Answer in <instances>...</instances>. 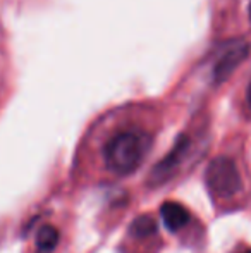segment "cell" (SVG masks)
I'll use <instances>...</instances> for the list:
<instances>
[{
  "mask_svg": "<svg viewBox=\"0 0 251 253\" xmlns=\"http://www.w3.org/2000/svg\"><path fill=\"white\" fill-rule=\"evenodd\" d=\"M205 183L217 197H232L241 190V176L238 166L229 157H217L205 170Z\"/></svg>",
  "mask_w": 251,
  "mask_h": 253,
  "instance_id": "2",
  "label": "cell"
},
{
  "mask_svg": "<svg viewBox=\"0 0 251 253\" xmlns=\"http://www.w3.org/2000/svg\"><path fill=\"white\" fill-rule=\"evenodd\" d=\"M246 97H248V103H250V107H251V83H250V86H248V95H246Z\"/></svg>",
  "mask_w": 251,
  "mask_h": 253,
  "instance_id": "8",
  "label": "cell"
},
{
  "mask_svg": "<svg viewBox=\"0 0 251 253\" xmlns=\"http://www.w3.org/2000/svg\"><path fill=\"white\" fill-rule=\"evenodd\" d=\"M245 253H251V250H246V252H245Z\"/></svg>",
  "mask_w": 251,
  "mask_h": 253,
  "instance_id": "10",
  "label": "cell"
},
{
  "mask_svg": "<svg viewBox=\"0 0 251 253\" xmlns=\"http://www.w3.org/2000/svg\"><path fill=\"white\" fill-rule=\"evenodd\" d=\"M164 224L169 231H179L189 222V212L186 207H182L178 202H167L160 209Z\"/></svg>",
  "mask_w": 251,
  "mask_h": 253,
  "instance_id": "5",
  "label": "cell"
},
{
  "mask_svg": "<svg viewBox=\"0 0 251 253\" xmlns=\"http://www.w3.org/2000/svg\"><path fill=\"white\" fill-rule=\"evenodd\" d=\"M157 233V222L150 215H141L131 226V234L136 238H148Z\"/></svg>",
  "mask_w": 251,
  "mask_h": 253,
  "instance_id": "7",
  "label": "cell"
},
{
  "mask_svg": "<svg viewBox=\"0 0 251 253\" xmlns=\"http://www.w3.org/2000/svg\"><path fill=\"white\" fill-rule=\"evenodd\" d=\"M189 140L186 136H182L181 140L176 143V147L172 148V152L162 160L158 166H155V169L151 170L150 176V183L151 184H162L165 179L172 176V172L176 170V167L179 166V162L182 160V157L186 155V150H188Z\"/></svg>",
  "mask_w": 251,
  "mask_h": 253,
  "instance_id": "4",
  "label": "cell"
},
{
  "mask_svg": "<svg viewBox=\"0 0 251 253\" xmlns=\"http://www.w3.org/2000/svg\"><path fill=\"white\" fill-rule=\"evenodd\" d=\"M250 21H251V7H250Z\"/></svg>",
  "mask_w": 251,
  "mask_h": 253,
  "instance_id": "9",
  "label": "cell"
},
{
  "mask_svg": "<svg viewBox=\"0 0 251 253\" xmlns=\"http://www.w3.org/2000/svg\"><path fill=\"white\" fill-rule=\"evenodd\" d=\"M38 253H47V252H38Z\"/></svg>",
  "mask_w": 251,
  "mask_h": 253,
  "instance_id": "11",
  "label": "cell"
},
{
  "mask_svg": "<svg viewBox=\"0 0 251 253\" xmlns=\"http://www.w3.org/2000/svg\"><path fill=\"white\" fill-rule=\"evenodd\" d=\"M151 147V138L141 131L119 133L105 145L104 160L115 174H131L140 167Z\"/></svg>",
  "mask_w": 251,
  "mask_h": 253,
  "instance_id": "1",
  "label": "cell"
},
{
  "mask_svg": "<svg viewBox=\"0 0 251 253\" xmlns=\"http://www.w3.org/2000/svg\"><path fill=\"white\" fill-rule=\"evenodd\" d=\"M250 45L243 40H231L222 47L220 53L217 57V62L214 67V78L217 81H222L248 57Z\"/></svg>",
  "mask_w": 251,
  "mask_h": 253,
  "instance_id": "3",
  "label": "cell"
},
{
  "mask_svg": "<svg viewBox=\"0 0 251 253\" xmlns=\"http://www.w3.org/2000/svg\"><path fill=\"white\" fill-rule=\"evenodd\" d=\"M59 243V231L55 229L54 226H43L40 231H38L36 236V245L40 252H47L50 253L57 247Z\"/></svg>",
  "mask_w": 251,
  "mask_h": 253,
  "instance_id": "6",
  "label": "cell"
}]
</instances>
